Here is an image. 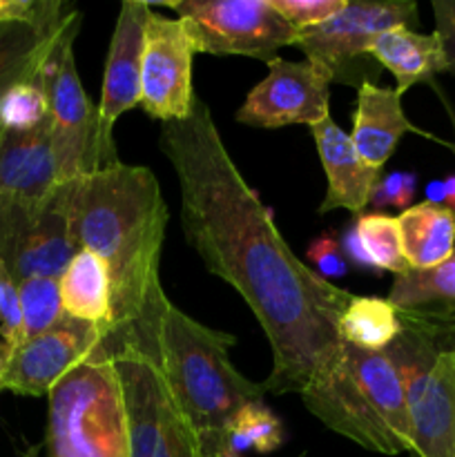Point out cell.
<instances>
[{
  "label": "cell",
  "instance_id": "6",
  "mask_svg": "<svg viewBox=\"0 0 455 457\" xmlns=\"http://www.w3.org/2000/svg\"><path fill=\"white\" fill-rule=\"evenodd\" d=\"M80 25L83 18L74 12L40 70L49 98L58 186L87 177L119 161L114 141H107L101 129L98 107L89 101L76 71L74 40Z\"/></svg>",
  "mask_w": 455,
  "mask_h": 457
},
{
  "label": "cell",
  "instance_id": "1",
  "mask_svg": "<svg viewBox=\"0 0 455 457\" xmlns=\"http://www.w3.org/2000/svg\"><path fill=\"white\" fill-rule=\"evenodd\" d=\"M156 143L181 187L186 241L212 275L241 295L266 333L272 373L263 391L302 393L342 344L337 321L355 295L290 250L199 96L187 119L161 125Z\"/></svg>",
  "mask_w": 455,
  "mask_h": 457
},
{
  "label": "cell",
  "instance_id": "33",
  "mask_svg": "<svg viewBox=\"0 0 455 457\" xmlns=\"http://www.w3.org/2000/svg\"><path fill=\"white\" fill-rule=\"evenodd\" d=\"M435 31L444 52V65L449 74H455V0H433Z\"/></svg>",
  "mask_w": 455,
  "mask_h": 457
},
{
  "label": "cell",
  "instance_id": "15",
  "mask_svg": "<svg viewBox=\"0 0 455 457\" xmlns=\"http://www.w3.org/2000/svg\"><path fill=\"white\" fill-rule=\"evenodd\" d=\"M150 3L125 0L116 18L110 54L103 76L98 120L107 141H112L114 123L141 103L143 49H145V25L150 16Z\"/></svg>",
  "mask_w": 455,
  "mask_h": 457
},
{
  "label": "cell",
  "instance_id": "9",
  "mask_svg": "<svg viewBox=\"0 0 455 457\" xmlns=\"http://www.w3.org/2000/svg\"><path fill=\"white\" fill-rule=\"evenodd\" d=\"M418 25V4L410 0L364 3L346 0V7L321 25L302 29L297 47L310 65L319 67L330 83L355 85L357 89L379 79V62L370 47L384 31Z\"/></svg>",
  "mask_w": 455,
  "mask_h": 457
},
{
  "label": "cell",
  "instance_id": "29",
  "mask_svg": "<svg viewBox=\"0 0 455 457\" xmlns=\"http://www.w3.org/2000/svg\"><path fill=\"white\" fill-rule=\"evenodd\" d=\"M71 4L61 0H0V25L22 22V25L58 27L71 12Z\"/></svg>",
  "mask_w": 455,
  "mask_h": 457
},
{
  "label": "cell",
  "instance_id": "22",
  "mask_svg": "<svg viewBox=\"0 0 455 457\" xmlns=\"http://www.w3.org/2000/svg\"><path fill=\"white\" fill-rule=\"evenodd\" d=\"M74 12L76 9H71L70 16L61 25L49 27V29L22 25V22L0 25V105L9 89L36 79ZM0 137H3V128H0Z\"/></svg>",
  "mask_w": 455,
  "mask_h": 457
},
{
  "label": "cell",
  "instance_id": "26",
  "mask_svg": "<svg viewBox=\"0 0 455 457\" xmlns=\"http://www.w3.org/2000/svg\"><path fill=\"white\" fill-rule=\"evenodd\" d=\"M355 235L373 268L393 272L395 277L410 270L404 259V250H401L397 217H388L382 212H364L357 219Z\"/></svg>",
  "mask_w": 455,
  "mask_h": 457
},
{
  "label": "cell",
  "instance_id": "2",
  "mask_svg": "<svg viewBox=\"0 0 455 457\" xmlns=\"http://www.w3.org/2000/svg\"><path fill=\"white\" fill-rule=\"evenodd\" d=\"M61 186L71 241L96 254L110 275L112 337L128 333L161 281L159 259L170 212L159 181L150 168L116 161Z\"/></svg>",
  "mask_w": 455,
  "mask_h": 457
},
{
  "label": "cell",
  "instance_id": "12",
  "mask_svg": "<svg viewBox=\"0 0 455 457\" xmlns=\"http://www.w3.org/2000/svg\"><path fill=\"white\" fill-rule=\"evenodd\" d=\"M76 253L62 186L40 208L0 212V259L16 284L29 277L61 279Z\"/></svg>",
  "mask_w": 455,
  "mask_h": 457
},
{
  "label": "cell",
  "instance_id": "16",
  "mask_svg": "<svg viewBox=\"0 0 455 457\" xmlns=\"http://www.w3.org/2000/svg\"><path fill=\"white\" fill-rule=\"evenodd\" d=\"M58 187L52 125L0 137V212L34 210Z\"/></svg>",
  "mask_w": 455,
  "mask_h": 457
},
{
  "label": "cell",
  "instance_id": "34",
  "mask_svg": "<svg viewBox=\"0 0 455 457\" xmlns=\"http://www.w3.org/2000/svg\"><path fill=\"white\" fill-rule=\"evenodd\" d=\"M415 186H418V177L413 172H391L388 177H382L373 201L406 210L415 195Z\"/></svg>",
  "mask_w": 455,
  "mask_h": 457
},
{
  "label": "cell",
  "instance_id": "35",
  "mask_svg": "<svg viewBox=\"0 0 455 457\" xmlns=\"http://www.w3.org/2000/svg\"><path fill=\"white\" fill-rule=\"evenodd\" d=\"M310 262L319 268V275L328 277H343L346 275V259H343L342 248L333 237H321V239L312 241L310 250H308Z\"/></svg>",
  "mask_w": 455,
  "mask_h": 457
},
{
  "label": "cell",
  "instance_id": "30",
  "mask_svg": "<svg viewBox=\"0 0 455 457\" xmlns=\"http://www.w3.org/2000/svg\"><path fill=\"white\" fill-rule=\"evenodd\" d=\"M0 337H3L4 353H12L25 342V326H22L21 295L18 284L9 268L0 259Z\"/></svg>",
  "mask_w": 455,
  "mask_h": 457
},
{
  "label": "cell",
  "instance_id": "41",
  "mask_svg": "<svg viewBox=\"0 0 455 457\" xmlns=\"http://www.w3.org/2000/svg\"><path fill=\"white\" fill-rule=\"evenodd\" d=\"M0 391H3V388H0Z\"/></svg>",
  "mask_w": 455,
  "mask_h": 457
},
{
  "label": "cell",
  "instance_id": "25",
  "mask_svg": "<svg viewBox=\"0 0 455 457\" xmlns=\"http://www.w3.org/2000/svg\"><path fill=\"white\" fill-rule=\"evenodd\" d=\"M284 445V427L279 418L270 411V406L261 402H250L228 424L223 436V453H272Z\"/></svg>",
  "mask_w": 455,
  "mask_h": 457
},
{
  "label": "cell",
  "instance_id": "13",
  "mask_svg": "<svg viewBox=\"0 0 455 457\" xmlns=\"http://www.w3.org/2000/svg\"><path fill=\"white\" fill-rule=\"evenodd\" d=\"M268 76L250 89L236 110L241 125L279 129L288 125H317L330 116V80L308 61L293 62L275 56L266 62Z\"/></svg>",
  "mask_w": 455,
  "mask_h": 457
},
{
  "label": "cell",
  "instance_id": "31",
  "mask_svg": "<svg viewBox=\"0 0 455 457\" xmlns=\"http://www.w3.org/2000/svg\"><path fill=\"white\" fill-rule=\"evenodd\" d=\"M270 3L299 31L330 21L346 7V0H270Z\"/></svg>",
  "mask_w": 455,
  "mask_h": 457
},
{
  "label": "cell",
  "instance_id": "24",
  "mask_svg": "<svg viewBox=\"0 0 455 457\" xmlns=\"http://www.w3.org/2000/svg\"><path fill=\"white\" fill-rule=\"evenodd\" d=\"M386 299L395 311H455V254L433 270L395 277Z\"/></svg>",
  "mask_w": 455,
  "mask_h": 457
},
{
  "label": "cell",
  "instance_id": "39",
  "mask_svg": "<svg viewBox=\"0 0 455 457\" xmlns=\"http://www.w3.org/2000/svg\"><path fill=\"white\" fill-rule=\"evenodd\" d=\"M219 457H241V455H236V453H223V455H219Z\"/></svg>",
  "mask_w": 455,
  "mask_h": 457
},
{
  "label": "cell",
  "instance_id": "38",
  "mask_svg": "<svg viewBox=\"0 0 455 457\" xmlns=\"http://www.w3.org/2000/svg\"><path fill=\"white\" fill-rule=\"evenodd\" d=\"M4 366H7V353H4V346H3V344H0V382H3ZM0 388H3V386H0Z\"/></svg>",
  "mask_w": 455,
  "mask_h": 457
},
{
  "label": "cell",
  "instance_id": "7",
  "mask_svg": "<svg viewBox=\"0 0 455 457\" xmlns=\"http://www.w3.org/2000/svg\"><path fill=\"white\" fill-rule=\"evenodd\" d=\"M128 415L129 457H208L150 351L132 335L112 337Z\"/></svg>",
  "mask_w": 455,
  "mask_h": 457
},
{
  "label": "cell",
  "instance_id": "23",
  "mask_svg": "<svg viewBox=\"0 0 455 457\" xmlns=\"http://www.w3.org/2000/svg\"><path fill=\"white\" fill-rule=\"evenodd\" d=\"M339 339L361 351L384 353L401 333L395 306L382 297L355 295L337 321Z\"/></svg>",
  "mask_w": 455,
  "mask_h": 457
},
{
  "label": "cell",
  "instance_id": "8",
  "mask_svg": "<svg viewBox=\"0 0 455 457\" xmlns=\"http://www.w3.org/2000/svg\"><path fill=\"white\" fill-rule=\"evenodd\" d=\"M384 355L401 379L418 457H455V346L401 326Z\"/></svg>",
  "mask_w": 455,
  "mask_h": 457
},
{
  "label": "cell",
  "instance_id": "27",
  "mask_svg": "<svg viewBox=\"0 0 455 457\" xmlns=\"http://www.w3.org/2000/svg\"><path fill=\"white\" fill-rule=\"evenodd\" d=\"M18 295H21L25 342L52 330L65 317L58 279H49V277L22 279L18 281Z\"/></svg>",
  "mask_w": 455,
  "mask_h": 457
},
{
  "label": "cell",
  "instance_id": "4",
  "mask_svg": "<svg viewBox=\"0 0 455 457\" xmlns=\"http://www.w3.org/2000/svg\"><path fill=\"white\" fill-rule=\"evenodd\" d=\"M299 397L326 428L361 449L382 455L413 451L404 386L384 353L342 342Z\"/></svg>",
  "mask_w": 455,
  "mask_h": 457
},
{
  "label": "cell",
  "instance_id": "10",
  "mask_svg": "<svg viewBox=\"0 0 455 457\" xmlns=\"http://www.w3.org/2000/svg\"><path fill=\"white\" fill-rule=\"evenodd\" d=\"M163 4L186 21L199 54L268 62L277 49L297 43L299 29L270 0H168Z\"/></svg>",
  "mask_w": 455,
  "mask_h": 457
},
{
  "label": "cell",
  "instance_id": "3",
  "mask_svg": "<svg viewBox=\"0 0 455 457\" xmlns=\"http://www.w3.org/2000/svg\"><path fill=\"white\" fill-rule=\"evenodd\" d=\"M120 335H132L152 353L208 457L221 455L223 436L232 418L245 404L261 402L266 395L263 384L250 382L232 364L235 335L186 315L170 302L161 281L152 288L136 326Z\"/></svg>",
  "mask_w": 455,
  "mask_h": 457
},
{
  "label": "cell",
  "instance_id": "28",
  "mask_svg": "<svg viewBox=\"0 0 455 457\" xmlns=\"http://www.w3.org/2000/svg\"><path fill=\"white\" fill-rule=\"evenodd\" d=\"M43 70V67H40ZM49 120V98L43 74L9 89L0 105L3 132H31Z\"/></svg>",
  "mask_w": 455,
  "mask_h": 457
},
{
  "label": "cell",
  "instance_id": "21",
  "mask_svg": "<svg viewBox=\"0 0 455 457\" xmlns=\"http://www.w3.org/2000/svg\"><path fill=\"white\" fill-rule=\"evenodd\" d=\"M67 317L103 326L112 335V286L107 268L89 250H79L58 279Z\"/></svg>",
  "mask_w": 455,
  "mask_h": 457
},
{
  "label": "cell",
  "instance_id": "19",
  "mask_svg": "<svg viewBox=\"0 0 455 457\" xmlns=\"http://www.w3.org/2000/svg\"><path fill=\"white\" fill-rule=\"evenodd\" d=\"M370 56L379 67L395 76V89L401 96L413 85L428 83L435 74L446 71L440 38L435 34H419L409 27H397L377 36L370 47Z\"/></svg>",
  "mask_w": 455,
  "mask_h": 457
},
{
  "label": "cell",
  "instance_id": "5",
  "mask_svg": "<svg viewBox=\"0 0 455 457\" xmlns=\"http://www.w3.org/2000/svg\"><path fill=\"white\" fill-rule=\"evenodd\" d=\"M45 446L47 457H129L112 337L49 391Z\"/></svg>",
  "mask_w": 455,
  "mask_h": 457
},
{
  "label": "cell",
  "instance_id": "40",
  "mask_svg": "<svg viewBox=\"0 0 455 457\" xmlns=\"http://www.w3.org/2000/svg\"><path fill=\"white\" fill-rule=\"evenodd\" d=\"M29 457H34V455H29Z\"/></svg>",
  "mask_w": 455,
  "mask_h": 457
},
{
  "label": "cell",
  "instance_id": "36",
  "mask_svg": "<svg viewBox=\"0 0 455 457\" xmlns=\"http://www.w3.org/2000/svg\"><path fill=\"white\" fill-rule=\"evenodd\" d=\"M428 201H433V204H442L444 201L446 208H451L455 212V174L444 179V181L428 186Z\"/></svg>",
  "mask_w": 455,
  "mask_h": 457
},
{
  "label": "cell",
  "instance_id": "37",
  "mask_svg": "<svg viewBox=\"0 0 455 457\" xmlns=\"http://www.w3.org/2000/svg\"><path fill=\"white\" fill-rule=\"evenodd\" d=\"M343 250H346L348 259H352V263H357V266H361V268H373V263H370V259L366 257L364 248H361L360 239H357L355 230L348 232L346 241H343Z\"/></svg>",
  "mask_w": 455,
  "mask_h": 457
},
{
  "label": "cell",
  "instance_id": "11",
  "mask_svg": "<svg viewBox=\"0 0 455 457\" xmlns=\"http://www.w3.org/2000/svg\"><path fill=\"white\" fill-rule=\"evenodd\" d=\"M196 54L186 21L150 12L138 103L150 119L170 123L190 116L196 98L192 83Z\"/></svg>",
  "mask_w": 455,
  "mask_h": 457
},
{
  "label": "cell",
  "instance_id": "17",
  "mask_svg": "<svg viewBox=\"0 0 455 457\" xmlns=\"http://www.w3.org/2000/svg\"><path fill=\"white\" fill-rule=\"evenodd\" d=\"M310 129L328 179V190L317 212L326 214L342 208L361 217L366 205L375 199V192L382 181V170L370 168L357 154L352 138L335 123L333 116L319 120Z\"/></svg>",
  "mask_w": 455,
  "mask_h": 457
},
{
  "label": "cell",
  "instance_id": "32",
  "mask_svg": "<svg viewBox=\"0 0 455 457\" xmlns=\"http://www.w3.org/2000/svg\"><path fill=\"white\" fill-rule=\"evenodd\" d=\"M397 315H400V321L404 328L426 335L440 348L455 346V317H426L400 311H397Z\"/></svg>",
  "mask_w": 455,
  "mask_h": 457
},
{
  "label": "cell",
  "instance_id": "18",
  "mask_svg": "<svg viewBox=\"0 0 455 457\" xmlns=\"http://www.w3.org/2000/svg\"><path fill=\"white\" fill-rule=\"evenodd\" d=\"M406 132H419L404 114L397 89L366 83L357 89L352 145L375 170H382Z\"/></svg>",
  "mask_w": 455,
  "mask_h": 457
},
{
  "label": "cell",
  "instance_id": "20",
  "mask_svg": "<svg viewBox=\"0 0 455 457\" xmlns=\"http://www.w3.org/2000/svg\"><path fill=\"white\" fill-rule=\"evenodd\" d=\"M410 270H433L455 254V212L444 204L410 205L397 217Z\"/></svg>",
  "mask_w": 455,
  "mask_h": 457
},
{
  "label": "cell",
  "instance_id": "14",
  "mask_svg": "<svg viewBox=\"0 0 455 457\" xmlns=\"http://www.w3.org/2000/svg\"><path fill=\"white\" fill-rule=\"evenodd\" d=\"M110 337V330L103 326L65 315L52 330L9 353L0 386L16 395H49L74 366L101 351Z\"/></svg>",
  "mask_w": 455,
  "mask_h": 457
}]
</instances>
